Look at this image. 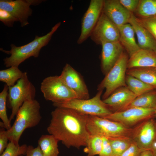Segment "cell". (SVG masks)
Wrapping results in <instances>:
<instances>
[{
    "instance_id": "9a60e30c",
    "label": "cell",
    "mask_w": 156,
    "mask_h": 156,
    "mask_svg": "<svg viewBox=\"0 0 156 156\" xmlns=\"http://www.w3.org/2000/svg\"><path fill=\"white\" fill-rule=\"evenodd\" d=\"M101 45V69L105 75L118 60L124 48L119 41L105 42Z\"/></svg>"
},
{
    "instance_id": "83f0119b",
    "label": "cell",
    "mask_w": 156,
    "mask_h": 156,
    "mask_svg": "<svg viewBox=\"0 0 156 156\" xmlns=\"http://www.w3.org/2000/svg\"><path fill=\"white\" fill-rule=\"evenodd\" d=\"M102 137L98 135H90L84 151L87 154V156L99 155L102 149Z\"/></svg>"
},
{
    "instance_id": "ac0fdd59",
    "label": "cell",
    "mask_w": 156,
    "mask_h": 156,
    "mask_svg": "<svg viewBox=\"0 0 156 156\" xmlns=\"http://www.w3.org/2000/svg\"><path fill=\"white\" fill-rule=\"evenodd\" d=\"M129 23L132 26L137 36L138 44L141 49L156 51V41L151 33L131 13Z\"/></svg>"
},
{
    "instance_id": "ffe728a7",
    "label": "cell",
    "mask_w": 156,
    "mask_h": 156,
    "mask_svg": "<svg viewBox=\"0 0 156 156\" xmlns=\"http://www.w3.org/2000/svg\"><path fill=\"white\" fill-rule=\"evenodd\" d=\"M118 27L119 32V41L130 57L140 49L136 41L134 29L129 23Z\"/></svg>"
},
{
    "instance_id": "7c38bea8",
    "label": "cell",
    "mask_w": 156,
    "mask_h": 156,
    "mask_svg": "<svg viewBox=\"0 0 156 156\" xmlns=\"http://www.w3.org/2000/svg\"><path fill=\"white\" fill-rule=\"evenodd\" d=\"M42 0H16L0 1V9L11 13L21 23V27L29 24L28 18L31 15L32 10L31 5H37Z\"/></svg>"
},
{
    "instance_id": "d6986e66",
    "label": "cell",
    "mask_w": 156,
    "mask_h": 156,
    "mask_svg": "<svg viewBox=\"0 0 156 156\" xmlns=\"http://www.w3.org/2000/svg\"><path fill=\"white\" fill-rule=\"evenodd\" d=\"M156 67V53L153 50L140 49L129 58L127 69Z\"/></svg>"
},
{
    "instance_id": "d590c367",
    "label": "cell",
    "mask_w": 156,
    "mask_h": 156,
    "mask_svg": "<svg viewBox=\"0 0 156 156\" xmlns=\"http://www.w3.org/2000/svg\"><path fill=\"white\" fill-rule=\"evenodd\" d=\"M142 152L133 142L121 156H140Z\"/></svg>"
},
{
    "instance_id": "4316f807",
    "label": "cell",
    "mask_w": 156,
    "mask_h": 156,
    "mask_svg": "<svg viewBox=\"0 0 156 156\" xmlns=\"http://www.w3.org/2000/svg\"><path fill=\"white\" fill-rule=\"evenodd\" d=\"M112 150V156H121L133 142L131 138L109 139Z\"/></svg>"
},
{
    "instance_id": "5b68a950",
    "label": "cell",
    "mask_w": 156,
    "mask_h": 156,
    "mask_svg": "<svg viewBox=\"0 0 156 156\" xmlns=\"http://www.w3.org/2000/svg\"><path fill=\"white\" fill-rule=\"evenodd\" d=\"M36 89L28 78L27 73L24 72L22 77L13 86L9 87L7 96L8 107L12 112L9 118L10 121L16 116L23 103L35 99Z\"/></svg>"
},
{
    "instance_id": "f1b7e54d",
    "label": "cell",
    "mask_w": 156,
    "mask_h": 156,
    "mask_svg": "<svg viewBox=\"0 0 156 156\" xmlns=\"http://www.w3.org/2000/svg\"><path fill=\"white\" fill-rule=\"evenodd\" d=\"M8 89L9 87L5 84L0 93V118L6 130L10 129L12 126L7 113L6 102Z\"/></svg>"
},
{
    "instance_id": "e575fe53",
    "label": "cell",
    "mask_w": 156,
    "mask_h": 156,
    "mask_svg": "<svg viewBox=\"0 0 156 156\" xmlns=\"http://www.w3.org/2000/svg\"><path fill=\"white\" fill-rule=\"evenodd\" d=\"M9 140L7 130L3 128L1 129L0 131V154H2L7 147Z\"/></svg>"
},
{
    "instance_id": "ba28073f",
    "label": "cell",
    "mask_w": 156,
    "mask_h": 156,
    "mask_svg": "<svg viewBox=\"0 0 156 156\" xmlns=\"http://www.w3.org/2000/svg\"><path fill=\"white\" fill-rule=\"evenodd\" d=\"M40 90L45 99L53 103H62L77 99L76 94L66 86L60 76L45 78L41 83Z\"/></svg>"
},
{
    "instance_id": "6da1fadb",
    "label": "cell",
    "mask_w": 156,
    "mask_h": 156,
    "mask_svg": "<svg viewBox=\"0 0 156 156\" xmlns=\"http://www.w3.org/2000/svg\"><path fill=\"white\" fill-rule=\"evenodd\" d=\"M48 133L68 148L86 146L90 135L87 128L88 115L70 108L57 107L51 113Z\"/></svg>"
},
{
    "instance_id": "30bf717a",
    "label": "cell",
    "mask_w": 156,
    "mask_h": 156,
    "mask_svg": "<svg viewBox=\"0 0 156 156\" xmlns=\"http://www.w3.org/2000/svg\"><path fill=\"white\" fill-rule=\"evenodd\" d=\"M155 118L147 119L132 128L131 138L142 151L150 150L156 141Z\"/></svg>"
},
{
    "instance_id": "e0dca14e",
    "label": "cell",
    "mask_w": 156,
    "mask_h": 156,
    "mask_svg": "<svg viewBox=\"0 0 156 156\" xmlns=\"http://www.w3.org/2000/svg\"><path fill=\"white\" fill-rule=\"evenodd\" d=\"M137 96L127 86L120 87L103 100L112 113L122 110Z\"/></svg>"
},
{
    "instance_id": "44dd1931",
    "label": "cell",
    "mask_w": 156,
    "mask_h": 156,
    "mask_svg": "<svg viewBox=\"0 0 156 156\" xmlns=\"http://www.w3.org/2000/svg\"><path fill=\"white\" fill-rule=\"evenodd\" d=\"M126 74L134 77L156 89V68L154 67L127 69Z\"/></svg>"
},
{
    "instance_id": "836d02e7",
    "label": "cell",
    "mask_w": 156,
    "mask_h": 156,
    "mask_svg": "<svg viewBox=\"0 0 156 156\" xmlns=\"http://www.w3.org/2000/svg\"><path fill=\"white\" fill-rule=\"evenodd\" d=\"M140 0H119L121 4L128 10L133 13L138 6Z\"/></svg>"
},
{
    "instance_id": "cb8c5ba5",
    "label": "cell",
    "mask_w": 156,
    "mask_h": 156,
    "mask_svg": "<svg viewBox=\"0 0 156 156\" xmlns=\"http://www.w3.org/2000/svg\"><path fill=\"white\" fill-rule=\"evenodd\" d=\"M125 82L127 86L137 96L155 89L139 79L126 74Z\"/></svg>"
},
{
    "instance_id": "d6a6232c",
    "label": "cell",
    "mask_w": 156,
    "mask_h": 156,
    "mask_svg": "<svg viewBox=\"0 0 156 156\" xmlns=\"http://www.w3.org/2000/svg\"><path fill=\"white\" fill-rule=\"evenodd\" d=\"M102 138V146L99 156H112V148L109 139L104 137Z\"/></svg>"
},
{
    "instance_id": "f35d334b",
    "label": "cell",
    "mask_w": 156,
    "mask_h": 156,
    "mask_svg": "<svg viewBox=\"0 0 156 156\" xmlns=\"http://www.w3.org/2000/svg\"><path fill=\"white\" fill-rule=\"evenodd\" d=\"M153 153L154 156H156V148L153 152Z\"/></svg>"
},
{
    "instance_id": "7bdbcfd3",
    "label": "cell",
    "mask_w": 156,
    "mask_h": 156,
    "mask_svg": "<svg viewBox=\"0 0 156 156\" xmlns=\"http://www.w3.org/2000/svg\"><path fill=\"white\" fill-rule=\"evenodd\" d=\"M155 90H156V89H155Z\"/></svg>"
},
{
    "instance_id": "f546056e",
    "label": "cell",
    "mask_w": 156,
    "mask_h": 156,
    "mask_svg": "<svg viewBox=\"0 0 156 156\" xmlns=\"http://www.w3.org/2000/svg\"><path fill=\"white\" fill-rule=\"evenodd\" d=\"M27 146L26 144L16 145L9 141L5 149L0 156H19L26 155Z\"/></svg>"
},
{
    "instance_id": "7402d4cb",
    "label": "cell",
    "mask_w": 156,
    "mask_h": 156,
    "mask_svg": "<svg viewBox=\"0 0 156 156\" xmlns=\"http://www.w3.org/2000/svg\"><path fill=\"white\" fill-rule=\"evenodd\" d=\"M156 107V90L154 89L137 96L122 111L132 107L155 108Z\"/></svg>"
},
{
    "instance_id": "9c48e42d",
    "label": "cell",
    "mask_w": 156,
    "mask_h": 156,
    "mask_svg": "<svg viewBox=\"0 0 156 156\" xmlns=\"http://www.w3.org/2000/svg\"><path fill=\"white\" fill-rule=\"evenodd\" d=\"M155 108L132 107L113 113L104 117L132 128L143 121L155 118Z\"/></svg>"
},
{
    "instance_id": "4dcf8cb0",
    "label": "cell",
    "mask_w": 156,
    "mask_h": 156,
    "mask_svg": "<svg viewBox=\"0 0 156 156\" xmlns=\"http://www.w3.org/2000/svg\"><path fill=\"white\" fill-rule=\"evenodd\" d=\"M137 18L141 24L151 33L156 41V15L144 18Z\"/></svg>"
},
{
    "instance_id": "603a6c76",
    "label": "cell",
    "mask_w": 156,
    "mask_h": 156,
    "mask_svg": "<svg viewBox=\"0 0 156 156\" xmlns=\"http://www.w3.org/2000/svg\"><path fill=\"white\" fill-rule=\"evenodd\" d=\"M59 141L52 135H42L38 141L44 156H58Z\"/></svg>"
},
{
    "instance_id": "2e32d148",
    "label": "cell",
    "mask_w": 156,
    "mask_h": 156,
    "mask_svg": "<svg viewBox=\"0 0 156 156\" xmlns=\"http://www.w3.org/2000/svg\"><path fill=\"white\" fill-rule=\"evenodd\" d=\"M102 12L117 27L128 23L131 13L119 0H104Z\"/></svg>"
},
{
    "instance_id": "5bb4252c",
    "label": "cell",
    "mask_w": 156,
    "mask_h": 156,
    "mask_svg": "<svg viewBox=\"0 0 156 156\" xmlns=\"http://www.w3.org/2000/svg\"><path fill=\"white\" fill-rule=\"evenodd\" d=\"M60 76L66 86L76 94L77 99H90L88 89L82 76L70 64H66Z\"/></svg>"
},
{
    "instance_id": "52a82bcc",
    "label": "cell",
    "mask_w": 156,
    "mask_h": 156,
    "mask_svg": "<svg viewBox=\"0 0 156 156\" xmlns=\"http://www.w3.org/2000/svg\"><path fill=\"white\" fill-rule=\"evenodd\" d=\"M128 59V55L123 52L114 66L98 85V90H105L102 96L103 100L107 98L117 88L127 86L125 76Z\"/></svg>"
},
{
    "instance_id": "277c9868",
    "label": "cell",
    "mask_w": 156,
    "mask_h": 156,
    "mask_svg": "<svg viewBox=\"0 0 156 156\" xmlns=\"http://www.w3.org/2000/svg\"><path fill=\"white\" fill-rule=\"evenodd\" d=\"M87 128L90 135H99L108 139L131 138L132 128L120 123L97 116L88 115Z\"/></svg>"
},
{
    "instance_id": "8992f818",
    "label": "cell",
    "mask_w": 156,
    "mask_h": 156,
    "mask_svg": "<svg viewBox=\"0 0 156 156\" xmlns=\"http://www.w3.org/2000/svg\"><path fill=\"white\" fill-rule=\"evenodd\" d=\"M103 90H99L91 99H74L62 103H53L57 107L71 109L83 114L105 117L113 113L108 106L101 100Z\"/></svg>"
},
{
    "instance_id": "60d3db41",
    "label": "cell",
    "mask_w": 156,
    "mask_h": 156,
    "mask_svg": "<svg viewBox=\"0 0 156 156\" xmlns=\"http://www.w3.org/2000/svg\"><path fill=\"white\" fill-rule=\"evenodd\" d=\"M24 156V155H20V156Z\"/></svg>"
},
{
    "instance_id": "1f68e13d",
    "label": "cell",
    "mask_w": 156,
    "mask_h": 156,
    "mask_svg": "<svg viewBox=\"0 0 156 156\" xmlns=\"http://www.w3.org/2000/svg\"><path fill=\"white\" fill-rule=\"evenodd\" d=\"M0 20L8 27H12L14 23L17 20L9 12L0 9Z\"/></svg>"
},
{
    "instance_id": "d4e9b609",
    "label": "cell",
    "mask_w": 156,
    "mask_h": 156,
    "mask_svg": "<svg viewBox=\"0 0 156 156\" xmlns=\"http://www.w3.org/2000/svg\"><path fill=\"white\" fill-rule=\"evenodd\" d=\"M23 73L18 67L12 66L0 70V81L5 83L9 87L12 86L22 77Z\"/></svg>"
},
{
    "instance_id": "3957f363",
    "label": "cell",
    "mask_w": 156,
    "mask_h": 156,
    "mask_svg": "<svg viewBox=\"0 0 156 156\" xmlns=\"http://www.w3.org/2000/svg\"><path fill=\"white\" fill-rule=\"evenodd\" d=\"M61 25V22L56 24L50 31L43 36H36L34 39L26 44L17 47L13 44L10 45V50H3V51L10 55L8 57L4 59V64L6 67L12 66L18 67L26 59L33 56L38 57L41 48L48 44L54 33Z\"/></svg>"
},
{
    "instance_id": "8fae6325",
    "label": "cell",
    "mask_w": 156,
    "mask_h": 156,
    "mask_svg": "<svg viewBox=\"0 0 156 156\" xmlns=\"http://www.w3.org/2000/svg\"><path fill=\"white\" fill-rule=\"evenodd\" d=\"M119 32L118 27L102 12L90 37L96 44L119 41Z\"/></svg>"
},
{
    "instance_id": "b9f144b4",
    "label": "cell",
    "mask_w": 156,
    "mask_h": 156,
    "mask_svg": "<svg viewBox=\"0 0 156 156\" xmlns=\"http://www.w3.org/2000/svg\"><path fill=\"white\" fill-rule=\"evenodd\" d=\"M155 52H156V51H155Z\"/></svg>"
},
{
    "instance_id": "74e56055",
    "label": "cell",
    "mask_w": 156,
    "mask_h": 156,
    "mask_svg": "<svg viewBox=\"0 0 156 156\" xmlns=\"http://www.w3.org/2000/svg\"><path fill=\"white\" fill-rule=\"evenodd\" d=\"M140 156H154L150 150H146L142 151Z\"/></svg>"
},
{
    "instance_id": "4fadbf2b",
    "label": "cell",
    "mask_w": 156,
    "mask_h": 156,
    "mask_svg": "<svg viewBox=\"0 0 156 156\" xmlns=\"http://www.w3.org/2000/svg\"><path fill=\"white\" fill-rule=\"evenodd\" d=\"M103 1H90L81 19V33L77 40L78 44H81L90 37L102 12Z\"/></svg>"
},
{
    "instance_id": "ab89813d",
    "label": "cell",
    "mask_w": 156,
    "mask_h": 156,
    "mask_svg": "<svg viewBox=\"0 0 156 156\" xmlns=\"http://www.w3.org/2000/svg\"><path fill=\"white\" fill-rule=\"evenodd\" d=\"M155 118H156L155 120L156 122V107L155 108Z\"/></svg>"
},
{
    "instance_id": "7a4b0ae2",
    "label": "cell",
    "mask_w": 156,
    "mask_h": 156,
    "mask_svg": "<svg viewBox=\"0 0 156 156\" xmlns=\"http://www.w3.org/2000/svg\"><path fill=\"white\" fill-rule=\"evenodd\" d=\"M40 108L39 103L35 99L23 103L17 113L13 125L7 130L9 141L19 145V141L24 131L39 124L42 119Z\"/></svg>"
},
{
    "instance_id": "8d00e7d4",
    "label": "cell",
    "mask_w": 156,
    "mask_h": 156,
    "mask_svg": "<svg viewBox=\"0 0 156 156\" xmlns=\"http://www.w3.org/2000/svg\"><path fill=\"white\" fill-rule=\"evenodd\" d=\"M26 156H44L40 146L36 147L32 145L27 146Z\"/></svg>"
},
{
    "instance_id": "484cf974",
    "label": "cell",
    "mask_w": 156,
    "mask_h": 156,
    "mask_svg": "<svg viewBox=\"0 0 156 156\" xmlns=\"http://www.w3.org/2000/svg\"><path fill=\"white\" fill-rule=\"evenodd\" d=\"M133 14L138 18L156 15V0H140L138 8Z\"/></svg>"
}]
</instances>
